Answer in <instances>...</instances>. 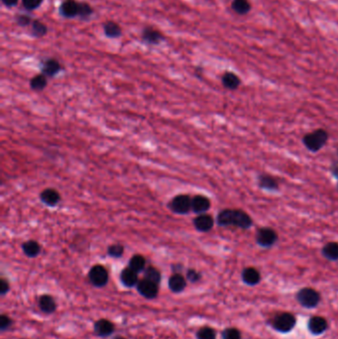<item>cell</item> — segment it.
Here are the masks:
<instances>
[{
	"instance_id": "5bb4252c",
	"label": "cell",
	"mask_w": 338,
	"mask_h": 339,
	"mask_svg": "<svg viewBox=\"0 0 338 339\" xmlns=\"http://www.w3.org/2000/svg\"><path fill=\"white\" fill-rule=\"evenodd\" d=\"M210 206H211L210 199L204 195L197 194L191 197V210L196 214L206 213Z\"/></svg>"
},
{
	"instance_id": "9c48e42d",
	"label": "cell",
	"mask_w": 338,
	"mask_h": 339,
	"mask_svg": "<svg viewBox=\"0 0 338 339\" xmlns=\"http://www.w3.org/2000/svg\"><path fill=\"white\" fill-rule=\"evenodd\" d=\"M193 226L199 232H208L214 226V219L210 214L201 213L197 214L196 217L193 219Z\"/></svg>"
},
{
	"instance_id": "cb8c5ba5",
	"label": "cell",
	"mask_w": 338,
	"mask_h": 339,
	"mask_svg": "<svg viewBox=\"0 0 338 339\" xmlns=\"http://www.w3.org/2000/svg\"><path fill=\"white\" fill-rule=\"evenodd\" d=\"M23 253L29 258H35L41 252L40 244L35 240H28L22 244Z\"/></svg>"
},
{
	"instance_id": "836d02e7",
	"label": "cell",
	"mask_w": 338,
	"mask_h": 339,
	"mask_svg": "<svg viewBox=\"0 0 338 339\" xmlns=\"http://www.w3.org/2000/svg\"><path fill=\"white\" fill-rule=\"evenodd\" d=\"M124 253V246L121 244H112L107 249V254L112 258H120Z\"/></svg>"
},
{
	"instance_id": "277c9868",
	"label": "cell",
	"mask_w": 338,
	"mask_h": 339,
	"mask_svg": "<svg viewBox=\"0 0 338 339\" xmlns=\"http://www.w3.org/2000/svg\"><path fill=\"white\" fill-rule=\"evenodd\" d=\"M296 324V317L291 313H281L277 315L272 321V327L274 328V330L282 334L292 332Z\"/></svg>"
},
{
	"instance_id": "e0dca14e",
	"label": "cell",
	"mask_w": 338,
	"mask_h": 339,
	"mask_svg": "<svg viewBox=\"0 0 338 339\" xmlns=\"http://www.w3.org/2000/svg\"><path fill=\"white\" fill-rule=\"evenodd\" d=\"M40 200L48 206H56L61 201V195L54 188H46L40 193Z\"/></svg>"
},
{
	"instance_id": "484cf974",
	"label": "cell",
	"mask_w": 338,
	"mask_h": 339,
	"mask_svg": "<svg viewBox=\"0 0 338 339\" xmlns=\"http://www.w3.org/2000/svg\"><path fill=\"white\" fill-rule=\"evenodd\" d=\"M128 267L131 268L133 271H135L138 274L141 273V272H144V270L146 269V259H145V257L140 254L133 255L131 257V259L129 260Z\"/></svg>"
},
{
	"instance_id": "f1b7e54d",
	"label": "cell",
	"mask_w": 338,
	"mask_h": 339,
	"mask_svg": "<svg viewBox=\"0 0 338 339\" xmlns=\"http://www.w3.org/2000/svg\"><path fill=\"white\" fill-rule=\"evenodd\" d=\"M47 85H48L47 77L44 76L43 74L35 76L30 81V87L35 91H41V90L45 89Z\"/></svg>"
},
{
	"instance_id": "ba28073f",
	"label": "cell",
	"mask_w": 338,
	"mask_h": 339,
	"mask_svg": "<svg viewBox=\"0 0 338 339\" xmlns=\"http://www.w3.org/2000/svg\"><path fill=\"white\" fill-rule=\"evenodd\" d=\"M138 293L148 300H153L158 297L159 294V285L155 284L154 282H151L147 279L139 280L137 286Z\"/></svg>"
},
{
	"instance_id": "8992f818",
	"label": "cell",
	"mask_w": 338,
	"mask_h": 339,
	"mask_svg": "<svg viewBox=\"0 0 338 339\" xmlns=\"http://www.w3.org/2000/svg\"><path fill=\"white\" fill-rule=\"evenodd\" d=\"M88 280L92 286L96 288H102L108 283V271L101 265H94L88 272Z\"/></svg>"
},
{
	"instance_id": "2e32d148",
	"label": "cell",
	"mask_w": 338,
	"mask_h": 339,
	"mask_svg": "<svg viewBox=\"0 0 338 339\" xmlns=\"http://www.w3.org/2000/svg\"><path fill=\"white\" fill-rule=\"evenodd\" d=\"M62 67L60 63L55 59H47L42 62L41 71L42 74L48 78H53L60 73Z\"/></svg>"
},
{
	"instance_id": "8fae6325",
	"label": "cell",
	"mask_w": 338,
	"mask_h": 339,
	"mask_svg": "<svg viewBox=\"0 0 338 339\" xmlns=\"http://www.w3.org/2000/svg\"><path fill=\"white\" fill-rule=\"evenodd\" d=\"M258 186L264 190L277 191L280 189V183L278 179L269 173H261L257 177Z\"/></svg>"
},
{
	"instance_id": "f546056e",
	"label": "cell",
	"mask_w": 338,
	"mask_h": 339,
	"mask_svg": "<svg viewBox=\"0 0 338 339\" xmlns=\"http://www.w3.org/2000/svg\"><path fill=\"white\" fill-rule=\"evenodd\" d=\"M31 26H32V35L36 38L44 37L48 33V27L39 20H33Z\"/></svg>"
},
{
	"instance_id": "52a82bcc",
	"label": "cell",
	"mask_w": 338,
	"mask_h": 339,
	"mask_svg": "<svg viewBox=\"0 0 338 339\" xmlns=\"http://www.w3.org/2000/svg\"><path fill=\"white\" fill-rule=\"evenodd\" d=\"M169 207L176 214H186L191 210V197L187 194H177L171 198Z\"/></svg>"
},
{
	"instance_id": "d6a6232c",
	"label": "cell",
	"mask_w": 338,
	"mask_h": 339,
	"mask_svg": "<svg viewBox=\"0 0 338 339\" xmlns=\"http://www.w3.org/2000/svg\"><path fill=\"white\" fill-rule=\"evenodd\" d=\"M222 339H242V335L239 330L234 328H228L223 331Z\"/></svg>"
},
{
	"instance_id": "4fadbf2b",
	"label": "cell",
	"mask_w": 338,
	"mask_h": 339,
	"mask_svg": "<svg viewBox=\"0 0 338 339\" xmlns=\"http://www.w3.org/2000/svg\"><path fill=\"white\" fill-rule=\"evenodd\" d=\"M94 334L99 338H107L111 336L115 331V326L108 320H98L93 325Z\"/></svg>"
},
{
	"instance_id": "ffe728a7",
	"label": "cell",
	"mask_w": 338,
	"mask_h": 339,
	"mask_svg": "<svg viewBox=\"0 0 338 339\" xmlns=\"http://www.w3.org/2000/svg\"><path fill=\"white\" fill-rule=\"evenodd\" d=\"M186 287V278H184L179 273L172 274L169 279V290L172 293L178 294L181 293Z\"/></svg>"
},
{
	"instance_id": "7c38bea8",
	"label": "cell",
	"mask_w": 338,
	"mask_h": 339,
	"mask_svg": "<svg viewBox=\"0 0 338 339\" xmlns=\"http://www.w3.org/2000/svg\"><path fill=\"white\" fill-rule=\"evenodd\" d=\"M308 329L314 336H321L325 334L329 329V323L325 318L316 316L310 319Z\"/></svg>"
},
{
	"instance_id": "8d00e7d4",
	"label": "cell",
	"mask_w": 338,
	"mask_h": 339,
	"mask_svg": "<svg viewBox=\"0 0 338 339\" xmlns=\"http://www.w3.org/2000/svg\"><path fill=\"white\" fill-rule=\"evenodd\" d=\"M43 3V0H22L23 6L27 10H35Z\"/></svg>"
},
{
	"instance_id": "5b68a950",
	"label": "cell",
	"mask_w": 338,
	"mask_h": 339,
	"mask_svg": "<svg viewBox=\"0 0 338 339\" xmlns=\"http://www.w3.org/2000/svg\"><path fill=\"white\" fill-rule=\"evenodd\" d=\"M279 239L277 231L271 227H261L257 230L255 240L257 245L262 248L273 247Z\"/></svg>"
},
{
	"instance_id": "e575fe53",
	"label": "cell",
	"mask_w": 338,
	"mask_h": 339,
	"mask_svg": "<svg viewBox=\"0 0 338 339\" xmlns=\"http://www.w3.org/2000/svg\"><path fill=\"white\" fill-rule=\"evenodd\" d=\"M185 278H186L187 281H189L190 283L194 284V283H197V282L200 281L201 274L199 272H197L196 270H194V269H189L186 272V277Z\"/></svg>"
},
{
	"instance_id": "83f0119b",
	"label": "cell",
	"mask_w": 338,
	"mask_h": 339,
	"mask_svg": "<svg viewBox=\"0 0 338 339\" xmlns=\"http://www.w3.org/2000/svg\"><path fill=\"white\" fill-rule=\"evenodd\" d=\"M143 273H144V279H147L151 282H154L157 285H159L161 283L162 276H161L160 271L157 268H155L153 266H149L144 270Z\"/></svg>"
},
{
	"instance_id": "d4e9b609",
	"label": "cell",
	"mask_w": 338,
	"mask_h": 339,
	"mask_svg": "<svg viewBox=\"0 0 338 339\" xmlns=\"http://www.w3.org/2000/svg\"><path fill=\"white\" fill-rule=\"evenodd\" d=\"M323 256L330 261H338V242H329L322 249Z\"/></svg>"
},
{
	"instance_id": "6da1fadb",
	"label": "cell",
	"mask_w": 338,
	"mask_h": 339,
	"mask_svg": "<svg viewBox=\"0 0 338 339\" xmlns=\"http://www.w3.org/2000/svg\"><path fill=\"white\" fill-rule=\"evenodd\" d=\"M216 223L222 227H235L247 230L252 227L253 219L242 209L225 208L218 212Z\"/></svg>"
},
{
	"instance_id": "d590c367",
	"label": "cell",
	"mask_w": 338,
	"mask_h": 339,
	"mask_svg": "<svg viewBox=\"0 0 338 339\" xmlns=\"http://www.w3.org/2000/svg\"><path fill=\"white\" fill-rule=\"evenodd\" d=\"M12 324H13V322L8 316H6V315L0 316V331L2 333L9 330L11 328Z\"/></svg>"
},
{
	"instance_id": "7402d4cb",
	"label": "cell",
	"mask_w": 338,
	"mask_h": 339,
	"mask_svg": "<svg viewBox=\"0 0 338 339\" xmlns=\"http://www.w3.org/2000/svg\"><path fill=\"white\" fill-rule=\"evenodd\" d=\"M221 83L226 89L236 90L241 85V80L236 74L231 73V72H226L223 74L221 78Z\"/></svg>"
},
{
	"instance_id": "3957f363",
	"label": "cell",
	"mask_w": 338,
	"mask_h": 339,
	"mask_svg": "<svg viewBox=\"0 0 338 339\" xmlns=\"http://www.w3.org/2000/svg\"><path fill=\"white\" fill-rule=\"evenodd\" d=\"M297 302L306 309H314L321 303V294L313 288H303L296 296Z\"/></svg>"
},
{
	"instance_id": "9a60e30c",
	"label": "cell",
	"mask_w": 338,
	"mask_h": 339,
	"mask_svg": "<svg viewBox=\"0 0 338 339\" xmlns=\"http://www.w3.org/2000/svg\"><path fill=\"white\" fill-rule=\"evenodd\" d=\"M79 4L76 0H65L60 6V14L65 18H74L79 16Z\"/></svg>"
},
{
	"instance_id": "4316f807",
	"label": "cell",
	"mask_w": 338,
	"mask_h": 339,
	"mask_svg": "<svg viewBox=\"0 0 338 339\" xmlns=\"http://www.w3.org/2000/svg\"><path fill=\"white\" fill-rule=\"evenodd\" d=\"M231 8L239 15H246L251 10V3L249 0H233L231 3Z\"/></svg>"
},
{
	"instance_id": "30bf717a",
	"label": "cell",
	"mask_w": 338,
	"mask_h": 339,
	"mask_svg": "<svg viewBox=\"0 0 338 339\" xmlns=\"http://www.w3.org/2000/svg\"><path fill=\"white\" fill-rule=\"evenodd\" d=\"M164 40L163 34L151 26H147L142 30V41L148 45H158Z\"/></svg>"
},
{
	"instance_id": "4dcf8cb0",
	"label": "cell",
	"mask_w": 338,
	"mask_h": 339,
	"mask_svg": "<svg viewBox=\"0 0 338 339\" xmlns=\"http://www.w3.org/2000/svg\"><path fill=\"white\" fill-rule=\"evenodd\" d=\"M197 339H216V332L209 327H203L196 333Z\"/></svg>"
},
{
	"instance_id": "1f68e13d",
	"label": "cell",
	"mask_w": 338,
	"mask_h": 339,
	"mask_svg": "<svg viewBox=\"0 0 338 339\" xmlns=\"http://www.w3.org/2000/svg\"><path fill=\"white\" fill-rule=\"evenodd\" d=\"M92 13H93V9L88 3L80 2L79 4V17L80 18L86 20L92 15Z\"/></svg>"
},
{
	"instance_id": "d6986e66",
	"label": "cell",
	"mask_w": 338,
	"mask_h": 339,
	"mask_svg": "<svg viewBox=\"0 0 338 339\" xmlns=\"http://www.w3.org/2000/svg\"><path fill=\"white\" fill-rule=\"evenodd\" d=\"M241 279L248 286H256L261 281V274L256 268L247 267L242 271Z\"/></svg>"
},
{
	"instance_id": "7bdbcfd3",
	"label": "cell",
	"mask_w": 338,
	"mask_h": 339,
	"mask_svg": "<svg viewBox=\"0 0 338 339\" xmlns=\"http://www.w3.org/2000/svg\"></svg>"
},
{
	"instance_id": "ab89813d",
	"label": "cell",
	"mask_w": 338,
	"mask_h": 339,
	"mask_svg": "<svg viewBox=\"0 0 338 339\" xmlns=\"http://www.w3.org/2000/svg\"><path fill=\"white\" fill-rule=\"evenodd\" d=\"M1 1L7 7H13L18 3V0H1Z\"/></svg>"
},
{
	"instance_id": "b9f144b4",
	"label": "cell",
	"mask_w": 338,
	"mask_h": 339,
	"mask_svg": "<svg viewBox=\"0 0 338 339\" xmlns=\"http://www.w3.org/2000/svg\"><path fill=\"white\" fill-rule=\"evenodd\" d=\"M113 339H124V338H122V337H116V338H114Z\"/></svg>"
},
{
	"instance_id": "7a4b0ae2",
	"label": "cell",
	"mask_w": 338,
	"mask_h": 339,
	"mask_svg": "<svg viewBox=\"0 0 338 339\" xmlns=\"http://www.w3.org/2000/svg\"><path fill=\"white\" fill-rule=\"evenodd\" d=\"M330 139V134L325 129H317L306 134L303 138L304 146L313 153H318L321 151Z\"/></svg>"
},
{
	"instance_id": "ac0fdd59",
	"label": "cell",
	"mask_w": 338,
	"mask_h": 339,
	"mask_svg": "<svg viewBox=\"0 0 338 339\" xmlns=\"http://www.w3.org/2000/svg\"><path fill=\"white\" fill-rule=\"evenodd\" d=\"M120 281L127 288L136 287L139 282L138 273L133 271L131 268L126 267L120 273Z\"/></svg>"
},
{
	"instance_id": "74e56055",
	"label": "cell",
	"mask_w": 338,
	"mask_h": 339,
	"mask_svg": "<svg viewBox=\"0 0 338 339\" xmlns=\"http://www.w3.org/2000/svg\"><path fill=\"white\" fill-rule=\"evenodd\" d=\"M33 22V20L31 19V17L27 16V15H23V14H20L16 17V23L19 25V26H22V27H26L28 25H31Z\"/></svg>"
},
{
	"instance_id": "f35d334b",
	"label": "cell",
	"mask_w": 338,
	"mask_h": 339,
	"mask_svg": "<svg viewBox=\"0 0 338 339\" xmlns=\"http://www.w3.org/2000/svg\"><path fill=\"white\" fill-rule=\"evenodd\" d=\"M10 291V284L5 278H1L0 280V294L2 296L6 295Z\"/></svg>"
},
{
	"instance_id": "44dd1931",
	"label": "cell",
	"mask_w": 338,
	"mask_h": 339,
	"mask_svg": "<svg viewBox=\"0 0 338 339\" xmlns=\"http://www.w3.org/2000/svg\"><path fill=\"white\" fill-rule=\"evenodd\" d=\"M39 308L41 312L47 315H52L57 310V304L55 299L50 295H43L39 299Z\"/></svg>"
},
{
	"instance_id": "ee69618b",
	"label": "cell",
	"mask_w": 338,
	"mask_h": 339,
	"mask_svg": "<svg viewBox=\"0 0 338 339\" xmlns=\"http://www.w3.org/2000/svg\"></svg>"
},
{
	"instance_id": "603a6c76",
	"label": "cell",
	"mask_w": 338,
	"mask_h": 339,
	"mask_svg": "<svg viewBox=\"0 0 338 339\" xmlns=\"http://www.w3.org/2000/svg\"><path fill=\"white\" fill-rule=\"evenodd\" d=\"M103 32L106 37L110 39H116L121 36V27L114 21H107L103 24Z\"/></svg>"
},
{
	"instance_id": "60d3db41",
	"label": "cell",
	"mask_w": 338,
	"mask_h": 339,
	"mask_svg": "<svg viewBox=\"0 0 338 339\" xmlns=\"http://www.w3.org/2000/svg\"><path fill=\"white\" fill-rule=\"evenodd\" d=\"M332 172H333L334 176H335V177H337V178L338 179V165H337L336 167H334V168H333V170H332Z\"/></svg>"
}]
</instances>
